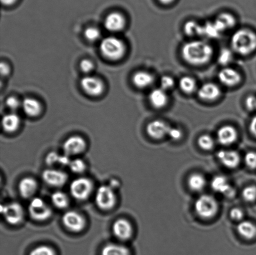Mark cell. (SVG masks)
I'll list each match as a JSON object with an SVG mask.
<instances>
[{"mask_svg":"<svg viewBox=\"0 0 256 255\" xmlns=\"http://www.w3.org/2000/svg\"><path fill=\"white\" fill-rule=\"evenodd\" d=\"M198 142L200 148L204 150V151H210L214 146V139H212V136L208 134L202 135V136L200 137Z\"/></svg>","mask_w":256,"mask_h":255,"instance_id":"34","label":"cell"},{"mask_svg":"<svg viewBox=\"0 0 256 255\" xmlns=\"http://www.w3.org/2000/svg\"><path fill=\"white\" fill-rule=\"evenodd\" d=\"M246 106L250 111H256V97L254 96H248L246 100Z\"/></svg>","mask_w":256,"mask_h":255,"instance_id":"47","label":"cell"},{"mask_svg":"<svg viewBox=\"0 0 256 255\" xmlns=\"http://www.w3.org/2000/svg\"><path fill=\"white\" fill-rule=\"evenodd\" d=\"M38 184L34 179L26 177L20 182L18 190L20 195L24 199L32 197L36 191Z\"/></svg>","mask_w":256,"mask_h":255,"instance_id":"21","label":"cell"},{"mask_svg":"<svg viewBox=\"0 0 256 255\" xmlns=\"http://www.w3.org/2000/svg\"><path fill=\"white\" fill-rule=\"evenodd\" d=\"M0 70H1L2 76H6L10 72L9 66L6 64L4 63V62H2L1 65H0Z\"/></svg>","mask_w":256,"mask_h":255,"instance_id":"49","label":"cell"},{"mask_svg":"<svg viewBox=\"0 0 256 255\" xmlns=\"http://www.w3.org/2000/svg\"><path fill=\"white\" fill-rule=\"evenodd\" d=\"M69 167L74 173L82 174L86 169V164L82 159H76L70 162Z\"/></svg>","mask_w":256,"mask_h":255,"instance_id":"36","label":"cell"},{"mask_svg":"<svg viewBox=\"0 0 256 255\" xmlns=\"http://www.w3.org/2000/svg\"><path fill=\"white\" fill-rule=\"evenodd\" d=\"M94 184L87 178H78L74 180L70 186L72 196L78 201H84L91 195Z\"/></svg>","mask_w":256,"mask_h":255,"instance_id":"7","label":"cell"},{"mask_svg":"<svg viewBox=\"0 0 256 255\" xmlns=\"http://www.w3.org/2000/svg\"><path fill=\"white\" fill-rule=\"evenodd\" d=\"M2 212L5 221L12 226L18 225L24 219V210L21 204L12 202L2 206Z\"/></svg>","mask_w":256,"mask_h":255,"instance_id":"8","label":"cell"},{"mask_svg":"<svg viewBox=\"0 0 256 255\" xmlns=\"http://www.w3.org/2000/svg\"><path fill=\"white\" fill-rule=\"evenodd\" d=\"M159 1L162 4H169L174 1V0H159Z\"/></svg>","mask_w":256,"mask_h":255,"instance_id":"51","label":"cell"},{"mask_svg":"<svg viewBox=\"0 0 256 255\" xmlns=\"http://www.w3.org/2000/svg\"><path fill=\"white\" fill-rule=\"evenodd\" d=\"M86 144L84 138L78 136L69 137L64 142V151L67 156H75L84 152L86 149Z\"/></svg>","mask_w":256,"mask_h":255,"instance_id":"12","label":"cell"},{"mask_svg":"<svg viewBox=\"0 0 256 255\" xmlns=\"http://www.w3.org/2000/svg\"><path fill=\"white\" fill-rule=\"evenodd\" d=\"M60 155L56 152H50L46 157V163L50 166H54L56 164H59L60 160Z\"/></svg>","mask_w":256,"mask_h":255,"instance_id":"43","label":"cell"},{"mask_svg":"<svg viewBox=\"0 0 256 255\" xmlns=\"http://www.w3.org/2000/svg\"><path fill=\"white\" fill-rule=\"evenodd\" d=\"M132 82L134 86L139 88H146L154 82V77L146 71H138L133 75Z\"/></svg>","mask_w":256,"mask_h":255,"instance_id":"24","label":"cell"},{"mask_svg":"<svg viewBox=\"0 0 256 255\" xmlns=\"http://www.w3.org/2000/svg\"><path fill=\"white\" fill-rule=\"evenodd\" d=\"M126 23L124 17L118 12H112L108 15L104 19V27L112 32L121 31Z\"/></svg>","mask_w":256,"mask_h":255,"instance_id":"19","label":"cell"},{"mask_svg":"<svg viewBox=\"0 0 256 255\" xmlns=\"http://www.w3.org/2000/svg\"><path fill=\"white\" fill-rule=\"evenodd\" d=\"M80 67H81L82 71L86 72V73H88V72H91L92 69H94V66L92 62L90 61V60L84 59L81 62Z\"/></svg>","mask_w":256,"mask_h":255,"instance_id":"46","label":"cell"},{"mask_svg":"<svg viewBox=\"0 0 256 255\" xmlns=\"http://www.w3.org/2000/svg\"><path fill=\"white\" fill-rule=\"evenodd\" d=\"M237 231L246 239H252L256 236V226L250 221L240 222L237 227Z\"/></svg>","mask_w":256,"mask_h":255,"instance_id":"26","label":"cell"},{"mask_svg":"<svg viewBox=\"0 0 256 255\" xmlns=\"http://www.w3.org/2000/svg\"><path fill=\"white\" fill-rule=\"evenodd\" d=\"M184 29L188 36H203V26L194 21H188L184 24Z\"/></svg>","mask_w":256,"mask_h":255,"instance_id":"31","label":"cell"},{"mask_svg":"<svg viewBox=\"0 0 256 255\" xmlns=\"http://www.w3.org/2000/svg\"><path fill=\"white\" fill-rule=\"evenodd\" d=\"M213 191L222 194L228 198H232L236 196V190L230 186L228 180L222 176H217L212 179L210 184Z\"/></svg>","mask_w":256,"mask_h":255,"instance_id":"14","label":"cell"},{"mask_svg":"<svg viewBox=\"0 0 256 255\" xmlns=\"http://www.w3.org/2000/svg\"><path fill=\"white\" fill-rule=\"evenodd\" d=\"M160 88L166 91L174 86V80L170 76H163L160 80Z\"/></svg>","mask_w":256,"mask_h":255,"instance_id":"40","label":"cell"},{"mask_svg":"<svg viewBox=\"0 0 256 255\" xmlns=\"http://www.w3.org/2000/svg\"><path fill=\"white\" fill-rule=\"evenodd\" d=\"M102 56L112 61H117L124 56L126 46L122 40L116 37L110 36L102 40L100 46Z\"/></svg>","mask_w":256,"mask_h":255,"instance_id":"3","label":"cell"},{"mask_svg":"<svg viewBox=\"0 0 256 255\" xmlns=\"http://www.w3.org/2000/svg\"><path fill=\"white\" fill-rule=\"evenodd\" d=\"M101 255H132L130 250L122 245L110 244L102 249Z\"/></svg>","mask_w":256,"mask_h":255,"instance_id":"28","label":"cell"},{"mask_svg":"<svg viewBox=\"0 0 256 255\" xmlns=\"http://www.w3.org/2000/svg\"><path fill=\"white\" fill-rule=\"evenodd\" d=\"M188 183L190 188L192 191L200 192L204 188L206 181L202 174H194L189 177Z\"/></svg>","mask_w":256,"mask_h":255,"instance_id":"29","label":"cell"},{"mask_svg":"<svg viewBox=\"0 0 256 255\" xmlns=\"http://www.w3.org/2000/svg\"><path fill=\"white\" fill-rule=\"evenodd\" d=\"M112 232L117 239L121 241H127L132 236V227L127 220L118 219L114 222L112 226Z\"/></svg>","mask_w":256,"mask_h":255,"instance_id":"16","label":"cell"},{"mask_svg":"<svg viewBox=\"0 0 256 255\" xmlns=\"http://www.w3.org/2000/svg\"><path fill=\"white\" fill-rule=\"evenodd\" d=\"M30 255H56V254L52 247L47 246H41L32 250L30 252Z\"/></svg>","mask_w":256,"mask_h":255,"instance_id":"37","label":"cell"},{"mask_svg":"<svg viewBox=\"0 0 256 255\" xmlns=\"http://www.w3.org/2000/svg\"><path fill=\"white\" fill-rule=\"evenodd\" d=\"M218 158L224 166L230 169H234L239 166L240 161V154L234 151L222 150L218 152Z\"/></svg>","mask_w":256,"mask_h":255,"instance_id":"20","label":"cell"},{"mask_svg":"<svg viewBox=\"0 0 256 255\" xmlns=\"http://www.w3.org/2000/svg\"><path fill=\"white\" fill-rule=\"evenodd\" d=\"M222 91L218 85L208 82L202 85L198 90V95L200 99L206 101H212L219 98Z\"/></svg>","mask_w":256,"mask_h":255,"instance_id":"17","label":"cell"},{"mask_svg":"<svg viewBox=\"0 0 256 255\" xmlns=\"http://www.w3.org/2000/svg\"><path fill=\"white\" fill-rule=\"evenodd\" d=\"M52 201L54 206L58 209H65L69 206L70 200L64 192L57 191L52 196Z\"/></svg>","mask_w":256,"mask_h":255,"instance_id":"30","label":"cell"},{"mask_svg":"<svg viewBox=\"0 0 256 255\" xmlns=\"http://www.w3.org/2000/svg\"><path fill=\"white\" fill-rule=\"evenodd\" d=\"M17 0H1L2 4L6 5V6H10L12 5L16 2Z\"/></svg>","mask_w":256,"mask_h":255,"instance_id":"50","label":"cell"},{"mask_svg":"<svg viewBox=\"0 0 256 255\" xmlns=\"http://www.w3.org/2000/svg\"><path fill=\"white\" fill-rule=\"evenodd\" d=\"M22 107L24 113L29 116H37L41 112V104L34 98L24 99L22 102Z\"/></svg>","mask_w":256,"mask_h":255,"instance_id":"25","label":"cell"},{"mask_svg":"<svg viewBox=\"0 0 256 255\" xmlns=\"http://www.w3.org/2000/svg\"><path fill=\"white\" fill-rule=\"evenodd\" d=\"M170 127L166 122L162 120H154L148 124L146 132L152 138L160 139L168 136Z\"/></svg>","mask_w":256,"mask_h":255,"instance_id":"13","label":"cell"},{"mask_svg":"<svg viewBox=\"0 0 256 255\" xmlns=\"http://www.w3.org/2000/svg\"><path fill=\"white\" fill-rule=\"evenodd\" d=\"M230 218L236 221H242L244 217V212L239 208L232 209L230 212Z\"/></svg>","mask_w":256,"mask_h":255,"instance_id":"45","label":"cell"},{"mask_svg":"<svg viewBox=\"0 0 256 255\" xmlns=\"http://www.w3.org/2000/svg\"><path fill=\"white\" fill-rule=\"evenodd\" d=\"M6 104L12 111H16L22 106V103L16 97L12 96L6 99Z\"/></svg>","mask_w":256,"mask_h":255,"instance_id":"42","label":"cell"},{"mask_svg":"<svg viewBox=\"0 0 256 255\" xmlns=\"http://www.w3.org/2000/svg\"><path fill=\"white\" fill-rule=\"evenodd\" d=\"M233 58L232 52L230 49L224 48L220 52L218 56V62L222 65H227L232 61Z\"/></svg>","mask_w":256,"mask_h":255,"instance_id":"35","label":"cell"},{"mask_svg":"<svg viewBox=\"0 0 256 255\" xmlns=\"http://www.w3.org/2000/svg\"><path fill=\"white\" fill-rule=\"evenodd\" d=\"M150 104L155 108L160 109L166 106L168 96L166 92L162 88L153 89L149 95Z\"/></svg>","mask_w":256,"mask_h":255,"instance_id":"22","label":"cell"},{"mask_svg":"<svg viewBox=\"0 0 256 255\" xmlns=\"http://www.w3.org/2000/svg\"><path fill=\"white\" fill-rule=\"evenodd\" d=\"M213 52L212 47L208 42L200 40L186 42L182 50L184 61L194 66L208 63L212 59Z\"/></svg>","mask_w":256,"mask_h":255,"instance_id":"1","label":"cell"},{"mask_svg":"<svg viewBox=\"0 0 256 255\" xmlns=\"http://www.w3.org/2000/svg\"><path fill=\"white\" fill-rule=\"evenodd\" d=\"M62 224L69 231L80 232L86 226V220L82 215L77 212L68 211L62 216Z\"/></svg>","mask_w":256,"mask_h":255,"instance_id":"9","label":"cell"},{"mask_svg":"<svg viewBox=\"0 0 256 255\" xmlns=\"http://www.w3.org/2000/svg\"><path fill=\"white\" fill-rule=\"evenodd\" d=\"M250 131L256 138V115L250 122Z\"/></svg>","mask_w":256,"mask_h":255,"instance_id":"48","label":"cell"},{"mask_svg":"<svg viewBox=\"0 0 256 255\" xmlns=\"http://www.w3.org/2000/svg\"><path fill=\"white\" fill-rule=\"evenodd\" d=\"M218 78L223 85L227 87L236 86L242 81L240 72L232 67H224L220 70Z\"/></svg>","mask_w":256,"mask_h":255,"instance_id":"15","label":"cell"},{"mask_svg":"<svg viewBox=\"0 0 256 255\" xmlns=\"http://www.w3.org/2000/svg\"><path fill=\"white\" fill-rule=\"evenodd\" d=\"M81 86L86 94L92 96H98L104 91V82L94 76H85L82 79Z\"/></svg>","mask_w":256,"mask_h":255,"instance_id":"10","label":"cell"},{"mask_svg":"<svg viewBox=\"0 0 256 255\" xmlns=\"http://www.w3.org/2000/svg\"><path fill=\"white\" fill-rule=\"evenodd\" d=\"M95 201L97 206L104 211H110L116 204V196L111 186H102L97 190Z\"/></svg>","mask_w":256,"mask_h":255,"instance_id":"5","label":"cell"},{"mask_svg":"<svg viewBox=\"0 0 256 255\" xmlns=\"http://www.w3.org/2000/svg\"><path fill=\"white\" fill-rule=\"evenodd\" d=\"M180 87L185 93L192 94L196 89L197 84L195 80L192 77L184 76L180 79Z\"/></svg>","mask_w":256,"mask_h":255,"instance_id":"32","label":"cell"},{"mask_svg":"<svg viewBox=\"0 0 256 255\" xmlns=\"http://www.w3.org/2000/svg\"><path fill=\"white\" fill-rule=\"evenodd\" d=\"M236 18L233 15L223 12L216 17L214 24L220 32L232 28L236 25Z\"/></svg>","mask_w":256,"mask_h":255,"instance_id":"23","label":"cell"},{"mask_svg":"<svg viewBox=\"0 0 256 255\" xmlns=\"http://www.w3.org/2000/svg\"><path fill=\"white\" fill-rule=\"evenodd\" d=\"M20 119L18 116L14 113L5 115L2 120V126L5 131L14 132L16 131L20 126Z\"/></svg>","mask_w":256,"mask_h":255,"instance_id":"27","label":"cell"},{"mask_svg":"<svg viewBox=\"0 0 256 255\" xmlns=\"http://www.w3.org/2000/svg\"><path fill=\"white\" fill-rule=\"evenodd\" d=\"M230 45L233 51L242 56L252 53L256 49V34L249 29H240L232 34Z\"/></svg>","mask_w":256,"mask_h":255,"instance_id":"2","label":"cell"},{"mask_svg":"<svg viewBox=\"0 0 256 255\" xmlns=\"http://www.w3.org/2000/svg\"><path fill=\"white\" fill-rule=\"evenodd\" d=\"M245 162L246 166L252 169H256V152H249L246 154Z\"/></svg>","mask_w":256,"mask_h":255,"instance_id":"41","label":"cell"},{"mask_svg":"<svg viewBox=\"0 0 256 255\" xmlns=\"http://www.w3.org/2000/svg\"><path fill=\"white\" fill-rule=\"evenodd\" d=\"M242 196L246 201L252 202L256 200V187L250 186L243 190Z\"/></svg>","mask_w":256,"mask_h":255,"instance_id":"38","label":"cell"},{"mask_svg":"<svg viewBox=\"0 0 256 255\" xmlns=\"http://www.w3.org/2000/svg\"><path fill=\"white\" fill-rule=\"evenodd\" d=\"M168 136L174 141H179L182 137V130L176 128V127H170Z\"/></svg>","mask_w":256,"mask_h":255,"instance_id":"44","label":"cell"},{"mask_svg":"<svg viewBox=\"0 0 256 255\" xmlns=\"http://www.w3.org/2000/svg\"><path fill=\"white\" fill-rule=\"evenodd\" d=\"M218 142L223 146H230L234 143L238 139L236 129L232 126H224L218 130L217 132Z\"/></svg>","mask_w":256,"mask_h":255,"instance_id":"18","label":"cell"},{"mask_svg":"<svg viewBox=\"0 0 256 255\" xmlns=\"http://www.w3.org/2000/svg\"><path fill=\"white\" fill-rule=\"evenodd\" d=\"M222 33L216 26L214 22H209L203 26V36L216 38Z\"/></svg>","mask_w":256,"mask_h":255,"instance_id":"33","label":"cell"},{"mask_svg":"<svg viewBox=\"0 0 256 255\" xmlns=\"http://www.w3.org/2000/svg\"><path fill=\"white\" fill-rule=\"evenodd\" d=\"M42 179L49 186L60 187L64 186L68 181V175L56 169H47L42 172Z\"/></svg>","mask_w":256,"mask_h":255,"instance_id":"11","label":"cell"},{"mask_svg":"<svg viewBox=\"0 0 256 255\" xmlns=\"http://www.w3.org/2000/svg\"><path fill=\"white\" fill-rule=\"evenodd\" d=\"M30 216L34 221H44L52 216V211L44 200L36 197L30 202L28 206Z\"/></svg>","mask_w":256,"mask_h":255,"instance_id":"6","label":"cell"},{"mask_svg":"<svg viewBox=\"0 0 256 255\" xmlns=\"http://www.w3.org/2000/svg\"><path fill=\"white\" fill-rule=\"evenodd\" d=\"M99 29L94 27H90L85 30L84 36L90 41H95L100 37Z\"/></svg>","mask_w":256,"mask_h":255,"instance_id":"39","label":"cell"},{"mask_svg":"<svg viewBox=\"0 0 256 255\" xmlns=\"http://www.w3.org/2000/svg\"><path fill=\"white\" fill-rule=\"evenodd\" d=\"M218 208L219 206L216 199L210 195H202L195 202V211L203 219L212 218L216 214Z\"/></svg>","mask_w":256,"mask_h":255,"instance_id":"4","label":"cell"}]
</instances>
